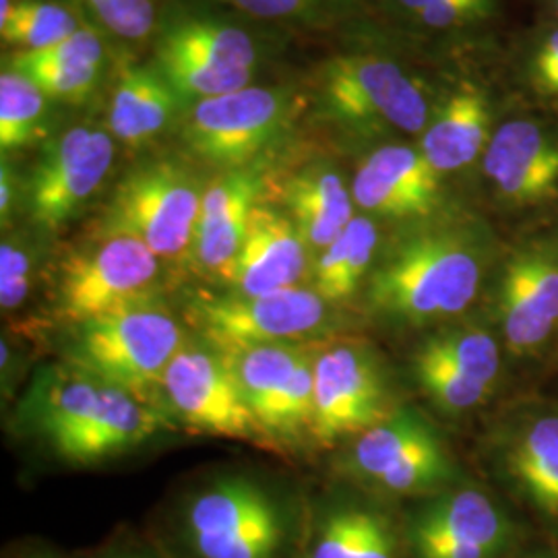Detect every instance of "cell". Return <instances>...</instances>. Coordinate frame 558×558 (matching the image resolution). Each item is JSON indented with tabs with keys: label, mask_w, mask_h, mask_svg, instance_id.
Listing matches in <instances>:
<instances>
[{
	"label": "cell",
	"mask_w": 558,
	"mask_h": 558,
	"mask_svg": "<svg viewBox=\"0 0 558 558\" xmlns=\"http://www.w3.org/2000/svg\"><path fill=\"white\" fill-rule=\"evenodd\" d=\"M160 54L193 57L246 71L253 69L257 59L255 44L242 29L211 21H189L174 27L161 44Z\"/></svg>",
	"instance_id": "f1b7e54d"
},
{
	"label": "cell",
	"mask_w": 558,
	"mask_h": 558,
	"mask_svg": "<svg viewBox=\"0 0 558 558\" xmlns=\"http://www.w3.org/2000/svg\"><path fill=\"white\" fill-rule=\"evenodd\" d=\"M46 94L17 71L0 75V147L20 149L41 135Z\"/></svg>",
	"instance_id": "f546056e"
},
{
	"label": "cell",
	"mask_w": 558,
	"mask_h": 558,
	"mask_svg": "<svg viewBox=\"0 0 558 558\" xmlns=\"http://www.w3.org/2000/svg\"><path fill=\"white\" fill-rule=\"evenodd\" d=\"M352 199L362 211L385 220L424 223L442 205L440 174L424 154L408 145H385L360 163Z\"/></svg>",
	"instance_id": "d6986e66"
},
{
	"label": "cell",
	"mask_w": 558,
	"mask_h": 558,
	"mask_svg": "<svg viewBox=\"0 0 558 558\" xmlns=\"http://www.w3.org/2000/svg\"><path fill=\"white\" fill-rule=\"evenodd\" d=\"M304 523L269 486L226 476L180 505L172 539L182 558H299Z\"/></svg>",
	"instance_id": "7a4b0ae2"
},
{
	"label": "cell",
	"mask_w": 558,
	"mask_h": 558,
	"mask_svg": "<svg viewBox=\"0 0 558 558\" xmlns=\"http://www.w3.org/2000/svg\"><path fill=\"white\" fill-rule=\"evenodd\" d=\"M509 558H558V546L534 534L525 544H521L518 550Z\"/></svg>",
	"instance_id": "60d3db41"
},
{
	"label": "cell",
	"mask_w": 558,
	"mask_h": 558,
	"mask_svg": "<svg viewBox=\"0 0 558 558\" xmlns=\"http://www.w3.org/2000/svg\"><path fill=\"white\" fill-rule=\"evenodd\" d=\"M158 257L141 240L104 234L98 244L80 248L60 263L54 283L57 315L77 327L158 299Z\"/></svg>",
	"instance_id": "30bf717a"
},
{
	"label": "cell",
	"mask_w": 558,
	"mask_h": 558,
	"mask_svg": "<svg viewBox=\"0 0 558 558\" xmlns=\"http://www.w3.org/2000/svg\"><path fill=\"white\" fill-rule=\"evenodd\" d=\"M242 11L263 17V20H279L304 13L317 0H232Z\"/></svg>",
	"instance_id": "f35d334b"
},
{
	"label": "cell",
	"mask_w": 558,
	"mask_h": 558,
	"mask_svg": "<svg viewBox=\"0 0 558 558\" xmlns=\"http://www.w3.org/2000/svg\"><path fill=\"white\" fill-rule=\"evenodd\" d=\"M101 389V380L69 366L44 380L36 391L34 416L38 428L69 463L100 410Z\"/></svg>",
	"instance_id": "7402d4cb"
},
{
	"label": "cell",
	"mask_w": 558,
	"mask_h": 558,
	"mask_svg": "<svg viewBox=\"0 0 558 558\" xmlns=\"http://www.w3.org/2000/svg\"><path fill=\"white\" fill-rule=\"evenodd\" d=\"M114 161L108 133L75 126L46 149L29 186L32 218L46 230L71 220L106 179Z\"/></svg>",
	"instance_id": "2e32d148"
},
{
	"label": "cell",
	"mask_w": 558,
	"mask_h": 558,
	"mask_svg": "<svg viewBox=\"0 0 558 558\" xmlns=\"http://www.w3.org/2000/svg\"><path fill=\"white\" fill-rule=\"evenodd\" d=\"M482 172L505 207L550 205L558 201V137L536 122L509 120L488 141Z\"/></svg>",
	"instance_id": "ac0fdd59"
},
{
	"label": "cell",
	"mask_w": 558,
	"mask_h": 558,
	"mask_svg": "<svg viewBox=\"0 0 558 558\" xmlns=\"http://www.w3.org/2000/svg\"><path fill=\"white\" fill-rule=\"evenodd\" d=\"M499 257L478 221H424L377 259L362 290L364 308L399 329L428 331L465 319L484 304Z\"/></svg>",
	"instance_id": "6da1fadb"
},
{
	"label": "cell",
	"mask_w": 558,
	"mask_h": 558,
	"mask_svg": "<svg viewBox=\"0 0 558 558\" xmlns=\"http://www.w3.org/2000/svg\"><path fill=\"white\" fill-rule=\"evenodd\" d=\"M306 271V242L292 218L271 207L255 205L239 257L226 281L240 296H263L299 288Z\"/></svg>",
	"instance_id": "ffe728a7"
},
{
	"label": "cell",
	"mask_w": 558,
	"mask_h": 558,
	"mask_svg": "<svg viewBox=\"0 0 558 558\" xmlns=\"http://www.w3.org/2000/svg\"><path fill=\"white\" fill-rule=\"evenodd\" d=\"M77 20L64 7L40 0H21L0 27L2 40L25 52H40L75 34Z\"/></svg>",
	"instance_id": "4dcf8cb0"
},
{
	"label": "cell",
	"mask_w": 558,
	"mask_h": 558,
	"mask_svg": "<svg viewBox=\"0 0 558 558\" xmlns=\"http://www.w3.org/2000/svg\"><path fill=\"white\" fill-rule=\"evenodd\" d=\"M315 356H308L299 366L294 377L281 389L271 410L263 420V428L269 437H294L311 428L315 408Z\"/></svg>",
	"instance_id": "d6a6232c"
},
{
	"label": "cell",
	"mask_w": 558,
	"mask_h": 558,
	"mask_svg": "<svg viewBox=\"0 0 558 558\" xmlns=\"http://www.w3.org/2000/svg\"><path fill=\"white\" fill-rule=\"evenodd\" d=\"M117 36L141 40L149 36L156 11L151 0H83Z\"/></svg>",
	"instance_id": "d590c367"
},
{
	"label": "cell",
	"mask_w": 558,
	"mask_h": 558,
	"mask_svg": "<svg viewBox=\"0 0 558 558\" xmlns=\"http://www.w3.org/2000/svg\"><path fill=\"white\" fill-rule=\"evenodd\" d=\"M534 71L539 87L550 94H558V29L542 44L538 57L534 60Z\"/></svg>",
	"instance_id": "ab89813d"
},
{
	"label": "cell",
	"mask_w": 558,
	"mask_h": 558,
	"mask_svg": "<svg viewBox=\"0 0 558 558\" xmlns=\"http://www.w3.org/2000/svg\"><path fill=\"white\" fill-rule=\"evenodd\" d=\"M161 389L180 418L201 433L257 445L271 439L242 398L228 360L209 343H184Z\"/></svg>",
	"instance_id": "5bb4252c"
},
{
	"label": "cell",
	"mask_w": 558,
	"mask_h": 558,
	"mask_svg": "<svg viewBox=\"0 0 558 558\" xmlns=\"http://www.w3.org/2000/svg\"><path fill=\"white\" fill-rule=\"evenodd\" d=\"M161 66L172 87L186 96L216 98L248 87L251 71L218 66L205 60L180 54H160Z\"/></svg>",
	"instance_id": "1f68e13d"
},
{
	"label": "cell",
	"mask_w": 558,
	"mask_h": 558,
	"mask_svg": "<svg viewBox=\"0 0 558 558\" xmlns=\"http://www.w3.org/2000/svg\"><path fill=\"white\" fill-rule=\"evenodd\" d=\"M283 117L278 92L244 87L201 100L189 119L186 137L201 158L240 168L274 140Z\"/></svg>",
	"instance_id": "e0dca14e"
},
{
	"label": "cell",
	"mask_w": 558,
	"mask_h": 558,
	"mask_svg": "<svg viewBox=\"0 0 558 558\" xmlns=\"http://www.w3.org/2000/svg\"><path fill=\"white\" fill-rule=\"evenodd\" d=\"M13 7L15 2L13 0H0V27L9 21L11 13H13Z\"/></svg>",
	"instance_id": "f6af8a7d"
},
{
	"label": "cell",
	"mask_w": 558,
	"mask_h": 558,
	"mask_svg": "<svg viewBox=\"0 0 558 558\" xmlns=\"http://www.w3.org/2000/svg\"><path fill=\"white\" fill-rule=\"evenodd\" d=\"M379 228L366 216H354L343 232L320 251L315 265V292L327 304H343L364 290L377 263Z\"/></svg>",
	"instance_id": "484cf974"
},
{
	"label": "cell",
	"mask_w": 558,
	"mask_h": 558,
	"mask_svg": "<svg viewBox=\"0 0 558 558\" xmlns=\"http://www.w3.org/2000/svg\"><path fill=\"white\" fill-rule=\"evenodd\" d=\"M161 428V414L145 399L104 383L96 418L80 440L71 463L89 465L114 458L154 437Z\"/></svg>",
	"instance_id": "d4e9b609"
},
{
	"label": "cell",
	"mask_w": 558,
	"mask_h": 558,
	"mask_svg": "<svg viewBox=\"0 0 558 558\" xmlns=\"http://www.w3.org/2000/svg\"><path fill=\"white\" fill-rule=\"evenodd\" d=\"M408 558H509L536 532L486 480L401 505Z\"/></svg>",
	"instance_id": "5b68a950"
},
{
	"label": "cell",
	"mask_w": 558,
	"mask_h": 558,
	"mask_svg": "<svg viewBox=\"0 0 558 558\" xmlns=\"http://www.w3.org/2000/svg\"><path fill=\"white\" fill-rule=\"evenodd\" d=\"M478 453L486 482L558 546V398L505 399L484 424Z\"/></svg>",
	"instance_id": "3957f363"
},
{
	"label": "cell",
	"mask_w": 558,
	"mask_h": 558,
	"mask_svg": "<svg viewBox=\"0 0 558 558\" xmlns=\"http://www.w3.org/2000/svg\"><path fill=\"white\" fill-rule=\"evenodd\" d=\"M15 558H64L59 555L57 550L52 548H46V546H34V548H25L23 553H20Z\"/></svg>",
	"instance_id": "ee69618b"
},
{
	"label": "cell",
	"mask_w": 558,
	"mask_h": 558,
	"mask_svg": "<svg viewBox=\"0 0 558 558\" xmlns=\"http://www.w3.org/2000/svg\"><path fill=\"white\" fill-rule=\"evenodd\" d=\"M201 193L197 179L174 161H151L126 174L114 191L104 234L141 240L158 259H177L195 244Z\"/></svg>",
	"instance_id": "8fae6325"
},
{
	"label": "cell",
	"mask_w": 558,
	"mask_h": 558,
	"mask_svg": "<svg viewBox=\"0 0 558 558\" xmlns=\"http://www.w3.org/2000/svg\"><path fill=\"white\" fill-rule=\"evenodd\" d=\"M221 354L228 360L239 383L240 393L260 426L281 389L294 377L300 364L308 359V354L296 343H265L228 350Z\"/></svg>",
	"instance_id": "83f0119b"
},
{
	"label": "cell",
	"mask_w": 558,
	"mask_h": 558,
	"mask_svg": "<svg viewBox=\"0 0 558 558\" xmlns=\"http://www.w3.org/2000/svg\"><path fill=\"white\" fill-rule=\"evenodd\" d=\"M168 83L149 71L122 73L110 106V129L120 141L137 145L163 131L174 112Z\"/></svg>",
	"instance_id": "4316f807"
},
{
	"label": "cell",
	"mask_w": 558,
	"mask_h": 558,
	"mask_svg": "<svg viewBox=\"0 0 558 558\" xmlns=\"http://www.w3.org/2000/svg\"><path fill=\"white\" fill-rule=\"evenodd\" d=\"M299 558H408L401 505L360 488L329 495L306 515Z\"/></svg>",
	"instance_id": "9a60e30c"
},
{
	"label": "cell",
	"mask_w": 558,
	"mask_h": 558,
	"mask_svg": "<svg viewBox=\"0 0 558 558\" xmlns=\"http://www.w3.org/2000/svg\"><path fill=\"white\" fill-rule=\"evenodd\" d=\"M260 180L251 170H230L214 180L201 199L195 255L205 271L228 276L239 257L246 223L257 205Z\"/></svg>",
	"instance_id": "44dd1931"
},
{
	"label": "cell",
	"mask_w": 558,
	"mask_h": 558,
	"mask_svg": "<svg viewBox=\"0 0 558 558\" xmlns=\"http://www.w3.org/2000/svg\"><path fill=\"white\" fill-rule=\"evenodd\" d=\"M430 27H453L470 21L484 20L493 13V0H398Z\"/></svg>",
	"instance_id": "8d00e7d4"
},
{
	"label": "cell",
	"mask_w": 558,
	"mask_h": 558,
	"mask_svg": "<svg viewBox=\"0 0 558 558\" xmlns=\"http://www.w3.org/2000/svg\"><path fill=\"white\" fill-rule=\"evenodd\" d=\"M329 315L331 304L302 288L263 296H199L189 311L205 343L221 352L308 338L329 323Z\"/></svg>",
	"instance_id": "7c38bea8"
},
{
	"label": "cell",
	"mask_w": 558,
	"mask_h": 558,
	"mask_svg": "<svg viewBox=\"0 0 558 558\" xmlns=\"http://www.w3.org/2000/svg\"><path fill=\"white\" fill-rule=\"evenodd\" d=\"M100 558H163L147 548H114V550H108L106 555H101Z\"/></svg>",
	"instance_id": "7bdbcfd3"
},
{
	"label": "cell",
	"mask_w": 558,
	"mask_h": 558,
	"mask_svg": "<svg viewBox=\"0 0 558 558\" xmlns=\"http://www.w3.org/2000/svg\"><path fill=\"white\" fill-rule=\"evenodd\" d=\"M323 106L356 129L420 133L430 124V108L418 83L391 60L339 57L323 73Z\"/></svg>",
	"instance_id": "4fadbf2b"
},
{
	"label": "cell",
	"mask_w": 558,
	"mask_h": 558,
	"mask_svg": "<svg viewBox=\"0 0 558 558\" xmlns=\"http://www.w3.org/2000/svg\"><path fill=\"white\" fill-rule=\"evenodd\" d=\"M511 366L502 339L482 313L428 329L408 362L420 396L449 420L493 405Z\"/></svg>",
	"instance_id": "8992f818"
},
{
	"label": "cell",
	"mask_w": 558,
	"mask_h": 558,
	"mask_svg": "<svg viewBox=\"0 0 558 558\" xmlns=\"http://www.w3.org/2000/svg\"><path fill=\"white\" fill-rule=\"evenodd\" d=\"M29 59L52 62V64H71V66H100L101 41L92 29H77L69 38L40 50V52H21Z\"/></svg>",
	"instance_id": "74e56055"
},
{
	"label": "cell",
	"mask_w": 558,
	"mask_h": 558,
	"mask_svg": "<svg viewBox=\"0 0 558 558\" xmlns=\"http://www.w3.org/2000/svg\"><path fill=\"white\" fill-rule=\"evenodd\" d=\"M482 315L513 364L558 350V232L523 240L500 255Z\"/></svg>",
	"instance_id": "52a82bcc"
},
{
	"label": "cell",
	"mask_w": 558,
	"mask_h": 558,
	"mask_svg": "<svg viewBox=\"0 0 558 558\" xmlns=\"http://www.w3.org/2000/svg\"><path fill=\"white\" fill-rule=\"evenodd\" d=\"M315 408L308 433L319 445L354 440L398 410L387 362L366 341H338L315 356Z\"/></svg>",
	"instance_id": "9c48e42d"
},
{
	"label": "cell",
	"mask_w": 558,
	"mask_h": 558,
	"mask_svg": "<svg viewBox=\"0 0 558 558\" xmlns=\"http://www.w3.org/2000/svg\"><path fill=\"white\" fill-rule=\"evenodd\" d=\"M13 205H15V179H13V172L7 166V161H2V170H0V216H2V221L9 220V216L13 214Z\"/></svg>",
	"instance_id": "b9f144b4"
},
{
	"label": "cell",
	"mask_w": 558,
	"mask_h": 558,
	"mask_svg": "<svg viewBox=\"0 0 558 558\" xmlns=\"http://www.w3.org/2000/svg\"><path fill=\"white\" fill-rule=\"evenodd\" d=\"M34 260L29 251L15 242L4 240L0 246V306L2 313L17 311L32 292Z\"/></svg>",
	"instance_id": "e575fe53"
},
{
	"label": "cell",
	"mask_w": 558,
	"mask_h": 558,
	"mask_svg": "<svg viewBox=\"0 0 558 558\" xmlns=\"http://www.w3.org/2000/svg\"><path fill=\"white\" fill-rule=\"evenodd\" d=\"M341 474L360 490L396 505L470 478L439 426L408 403L352 440Z\"/></svg>",
	"instance_id": "277c9868"
},
{
	"label": "cell",
	"mask_w": 558,
	"mask_h": 558,
	"mask_svg": "<svg viewBox=\"0 0 558 558\" xmlns=\"http://www.w3.org/2000/svg\"><path fill=\"white\" fill-rule=\"evenodd\" d=\"M283 199L306 246L327 248L354 218V199L336 170L313 166L286 182Z\"/></svg>",
	"instance_id": "cb8c5ba5"
},
{
	"label": "cell",
	"mask_w": 558,
	"mask_h": 558,
	"mask_svg": "<svg viewBox=\"0 0 558 558\" xmlns=\"http://www.w3.org/2000/svg\"><path fill=\"white\" fill-rule=\"evenodd\" d=\"M13 71L34 81L46 96L57 100H80L98 80L100 66H71L52 64L17 54L13 59Z\"/></svg>",
	"instance_id": "836d02e7"
},
{
	"label": "cell",
	"mask_w": 558,
	"mask_h": 558,
	"mask_svg": "<svg viewBox=\"0 0 558 558\" xmlns=\"http://www.w3.org/2000/svg\"><path fill=\"white\" fill-rule=\"evenodd\" d=\"M488 104L474 87L458 92L424 131L420 151L440 177L482 160L490 141Z\"/></svg>",
	"instance_id": "603a6c76"
},
{
	"label": "cell",
	"mask_w": 558,
	"mask_h": 558,
	"mask_svg": "<svg viewBox=\"0 0 558 558\" xmlns=\"http://www.w3.org/2000/svg\"><path fill=\"white\" fill-rule=\"evenodd\" d=\"M71 366L145 399L184 348V331L158 299L75 327Z\"/></svg>",
	"instance_id": "ba28073f"
}]
</instances>
